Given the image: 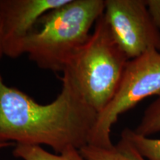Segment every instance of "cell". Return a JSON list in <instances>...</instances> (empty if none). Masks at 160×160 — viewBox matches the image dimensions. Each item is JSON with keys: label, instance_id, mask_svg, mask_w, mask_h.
<instances>
[{"label": "cell", "instance_id": "7", "mask_svg": "<svg viewBox=\"0 0 160 160\" xmlns=\"http://www.w3.org/2000/svg\"><path fill=\"white\" fill-rule=\"evenodd\" d=\"M79 151L85 160H147L122 137L109 148L87 145Z\"/></svg>", "mask_w": 160, "mask_h": 160}, {"label": "cell", "instance_id": "3", "mask_svg": "<svg viewBox=\"0 0 160 160\" xmlns=\"http://www.w3.org/2000/svg\"><path fill=\"white\" fill-rule=\"evenodd\" d=\"M128 61L102 14L64 72L71 76L85 101L99 113L114 97Z\"/></svg>", "mask_w": 160, "mask_h": 160}, {"label": "cell", "instance_id": "11", "mask_svg": "<svg viewBox=\"0 0 160 160\" xmlns=\"http://www.w3.org/2000/svg\"><path fill=\"white\" fill-rule=\"evenodd\" d=\"M145 2L153 23L160 31V0H147Z\"/></svg>", "mask_w": 160, "mask_h": 160}, {"label": "cell", "instance_id": "1", "mask_svg": "<svg viewBox=\"0 0 160 160\" xmlns=\"http://www.w3.org/2000/svg\"><path fill=\"white\" fill-rule=\"evenodd\" d=\"M51 103L39 104L5 85L0 74V142L51 147L59 154L69 147L88 145L97 112L85 101L68 73Z\"/></svg>", "mask_w": 160, "mask_h": 160}, {"label": "cell", "instance_id": "8", "mask_svg": "<svg viewBox=\"0 0 160 160\" xmlns=\"http://www.w3.org/2000/svg\"><path fill=\"white\" fill-rule=\"evenodd\" d=\"M13 154L22 160H85L74 147H69L59 154H54L45 151L42 146L16 145Z\"/></svg>", "mask_w": 160, "mask_h": 160}, {"label": "cell", "instance_id": "2", "mask_svg": "<svg viewBox=\"0 0 160 160\" xmlns=\"http://www.w3.org/2000/svg\"><path fill=\"white\" fill-rule=\"evenodd\" d=\"M104 11V0H68L40 18L24 42L23 54L39 68L63 73Z\"/></svg>", "mask_w": 160, "mask_h": 160}, {"label": "cell", "instance_id": "12", "mask_svg": "<svg viewBox=\"0 0 160 160\" xmlns=\"http://www.w3.org/2000/svg\"><path fill=\"white\" fill-rule=\"evenodd\" d=\"M16 145L13 142H0V149L5 148L11 147V146H15Z\"/></svg>", "mask_w": 160, "mask_h": 160}, {"label": "cell", "instance_id": "10", "mask_svg": "<svg viewBox=\"0 0 160 160\" xmlns=\"http://www.w3.org/2000/svg\"><path fill=\"white\" fill-rule=\"evenodd\" d=\"M133 131L145 137L160 131V97L147 108L139 124Z\"/></svg>", "mask_w": 160, "mask_h": 160}, {"label": "cell", "instance_id": "9", "mask_svg": "<svg viewBox=\"0 0 160 160\" xmlns=\"http://www.w3.org/2000/svg\"><path fill=\"white\" fill-rule=\"evenodd\" d=\"M121 137L127 139L147 160H160V139H152L137 134L133 130L125 128Z\"/></svg>", "mask_w": 160, "mask_h": 160}, {"label": "cell", "instance_id": "4", "mask_svg": "<svg viewBox=\"0 0 160 160\" xmlns=\"http://www.w3.org/2000/svg\"><path fill=\"white\" fill-rule=\"evenodd\" d=\"M160 97V52L151 51L129 60L114 97L98 113L90 145L109 148L111 133L119 116L151 96Z\"/></svg>", "mask_w": 160, "mask_h": 160}, {"label": "cell", "instance_id": "6", "mask_svg": "<svg viewBox=\"0 0 160 160\" xmlns=\"http://www.w3.org/2000/svg\"><path fill=\"white\" fill-rule=\"evenodd\" d=\"M68 0H0V34L3 54L23 55V45L44 14Z\"/></svg>", "mask_w": 160, "mask_h": 160}, {"label": "cell", "instance_id": "5", "mask_svg": "<svg viewBox=\"0 0 160 160\" xmlns=\"http://www.w3.org/2000/svg\"><path fill=\"white\" fill-rule=\"evenodd\" d=\"M104 17L129 60L160 52V31L143 0H105Z\"/></svg>", "mask_w": 160, "mask_h": 160}, {"label": "cell", "instance_id": "13", "mask_svg": "<svg viewBox=\"0 0 160 160\" xmlns=\"http://www.w3.org/2000/svg\"><path fill=\"white\" fill-rule=\"evenodd\" d=\"M3 51H2V40H1V34H0V59L2 57Z\"/></svg>", "mask_w": 160, "mask_h": 160}]
</instances>
